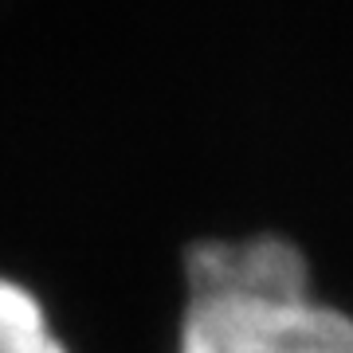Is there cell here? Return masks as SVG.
I'll return each instance as SVG.
<instances>
[{
	"instance_id": "1",
	"label": "cell",
	"mask_w": 353,
	"mask_h": 353,
	"mask_svg": "<svg viewBox=\"0 0 353 353\" xmlns=\"http://www.w3.org/2000/svg\"><path fill=\"white\" fill-rule=\"evenodd\" d=\"M173 353H353V314L310 294H189Z\"/></svg>"
},
{
	"instance_id": "2",
	"label": "cell",
	"mask_w": 353,
	"mask_h": 353,
	"mask_svg": "<svg viewBox=\"0 0 353 353\" xmlns=\"http://www.w3.org/2000/svg\"><path fill=\"white\" fill-rule=\"evenodd\" d=\"M189 294H310L314 275L299 243L287 236H248V240H204L185 252Z\"/></svg>"
},
{
	"instance_id": "3",
	"label": "cell",
	"mask_w": 353,
	"mask_h": 353,
	"mask_svg": "<svg viewBox=\"0 0 353 353\" xmlns=\"http://www.w3.org/2000/svg\"><path fill=\"white\" fill-rule=\"evenodd\" d=\"M0 353H71L28 283L0 275Z\"/></svg>"
}]
</instances>
